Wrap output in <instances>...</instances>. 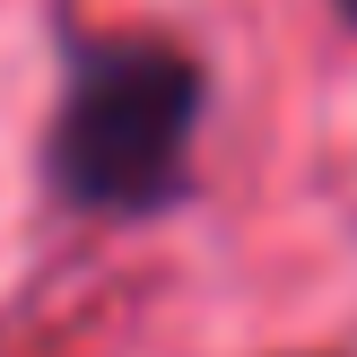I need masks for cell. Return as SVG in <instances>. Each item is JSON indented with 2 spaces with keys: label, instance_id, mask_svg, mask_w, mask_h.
Instances as JSON below:
<instances>
[{
  "label": "cell",
  "instance_id": "obj_1",
  "mask_svg": "<svg viewBox=\"0 0 357 357\" xmlns=\"http://www.w3.org/2000/svg\"><path fill=\"white\" fill-rule=\"evenodd\" d=\"M209 70L149 35H70L44 131V192L79 218H166L192 201Z\"/></svg>",
  "mask_w": 357,
  "mask_h": 357
},
{
  "label": "cell",
  "instance_id": "obj_2",
  "mask_svg": "<svg viewBox=\"0 0 357 357\" xmlns=\"http://www.w3.org/2000/svg\"><path fill=\"white\" fill-rule=\"evenodd\" d=\"M331 9H340V17H349V26H357V0H331Z\"/></svg>",
  "mask_w": 357,
  "mask_h": 357
}]
</instances>
